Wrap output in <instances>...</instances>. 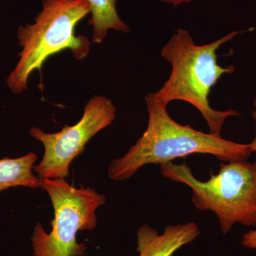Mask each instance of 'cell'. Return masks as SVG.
Masks as SVG:
<instances>
[{
	"instance_id": "1",
	"label": "cell",
	"mask_w": 256,
	"mask_h": 256,
	"mask_svg": "<svg viewBox=\"0 0 256 256\" xmlns=\"http://www.w3.org/2000/svg\"><path fill=\"white\" fill-rule=\"evenodd\" d=\"M146 131L124 156L111 161L108 168L110 180H129L146 164H162L191 154H210L227 162L247 160L252 156L249 144L227 140L178 124L168 114V105L154 92L146 96Z\"/></svg>"
},
{
	"instance_id": "2",
	"label": "cell",
	"mask_w": 256,
	"mask_h": 256,
	"mask_svg": "<svg viewBox=\"0 0 256 256\" xmlns=\"http://www.w3.org/2000/svg\"><path fill=\"white\" fill-rule=\"evenodd\" d=\"M240 33L230 32L208 44L197 45L188 30L178 28L162 50V56L171 64L172 72L154 95L166 105L174 100L191 104L206 120L208 132L217 137H222L227 118L240 114L232 109L220 111L210 107L208 96L212 88L222 76L235 72L234 66L218 65L216 52Z\"/></svg>"
},
{
	"instance_id": "3",
	"label": "cell",
	"mask_w": 256,
	"mask_h": 256,
	"mask_svg": "<svg viewBox=\"0 0 256 256\" xmlns=\"http://www.w3.org/2000/svg\"><path fill=\"white\" fill-rule=\"evenodd\" d=\"M89 13L90 8L85 0H43L34 23L18 30L20 60L6 82L13 94L28 90L31 74L36 70L41 73L42 66L52 56L68 48L76 60L88 55L90 40L76 36L75 30Z\"/></svg>"
},
{
	"instance_id": "4",
	"label": "cell",
	"mask_w": 256,
	"mask_h": 256,
	"mask_svg": "<svg viewBox=\"0 0 256 256\" xmlns=\"http://www.w3.org/2000/svg\"><path fill=\"white\" fill-rule=\"evenodd\" d=\"M160 171L165 178L191 188L194 206L213 212L224 235L237 223L256 226V161L222 163L218 174L210 172L205 182L198 180L185 164L164 163L160 164Z\"/></svg>"
},
{
	"instance_id": "5",
	"label": "cell",
	"mask_w": 256,
	"mask_h": 256,
	"mask_svg": "<svg viewBox=\"0 0 256 256\" xmlns=\"http://www.w3.org/2000/svg\"><path fill=\"white\" fill-rule=\"evenodd\" d=\"M54 210L46 233L37 222L32 236L34 256H84L87 246L77 242V233L92 230L97 226L96 210L105 204L106 197L90 188H76L65 178L42 180Z\"/></svg>"
},
{
	"instance_id": "6",
	"label": "cell",
	"mask_w": 256,
	"mask_h": 256,
	"mask_svg": "<svg viewBox=\"0 0 256 256\" xmlns=\"http://www.w3.org/2000/svg\"><path fill=\"white\" fill-rule=\"evenodd\" d=\"M116 117L112 100L95 96L86 104L82 119L72 126H65L58 132L46 133L33 127L30 134L43 144L44 154L33 170L42 180L67 178L69 166L84 152L92 137L112 124Z\"/></svg>"
},
{
	"instance_id": "7",
	"label": "cell",
	"mask_w": 256,
	"mask_h": 256,
	"mask_svg": "<svg viewBox=\"0 0 256 256\" xmlns=\"http://www.w3.org/2000/svg\"><path fill=\"white\" fill-rule=\"evenodd\" d=\"M200 234V227L194 222L168 226L162 234L144 224L137 232L136 250L139 256H172Z\"/></svg>"
},
{
	"instance_id": "8",
	"label": "cell",
	"mask_w": 256,
	"mask_h": 256,
	"mask_svg": "<svg viewBox=\"0 0 256 256\" xmlns=\"http://www.w3.org/2000/svg\"><path fill=\"white\" fill-rule=\"evenodd\" d=\"M37 156L30 152L21 158L0 160V192L15 186L42 188V180L34 174Z\"/></svg>"
},
{
	"instance_id": "9",
	"label": "cell",
	"mask_w": 256,
	"mask_h": 256,
	"mask_svg": "<svg viewBox=\"0 0 256 256\" xmlns=\"http://www.w3.org/2000/svg\"><path fill=\"white\" fill-rule=\"evenodd\" d=\"M90 8L92 18L88 24L94 30L92 42L101 44L104 42L109 30L128 33L130 28L121 20L118 14V0H85Z\"/></svg>"
},
{
	"instance_id": "10",
	"label": "cell",
	"mask_w": 256,
	"mask_h": 256,
	"mask_svg": "<svg viewBox=\"0 0 256 256\" xmlns=\"http://www.w3.org/2000/svg\"><path fill=\"white\" fill-rule=\"evenodd\" d=\"M240 244L242 246L256 252V230H250L244 234Z\"/></svg>"
},
{
	"instance_id": "11",
	"label": "cell",
	"mask_w": 256,
	"mask_h": 256,
	"mask_svg": "<svg viewBox=\"0 0 256 256\" xmlns=\"http://www.w3.org/2000/svg\"><path fill=\"white\" fill-rule=\"evenodd\" d=\"M254 110L252 111V117L255 120L256 124V136L252 142L250 143V151L252 153L256 152V96L254 100Z\"/></svg>"
},
{
	"instance_id": "12",
	"label": "cell",
	"mask_w": 256,
	"mask_h": 256,
	"mask_svg": "<svg viewBox=\"0 0 256 256\" xmlns=\"http://www.w3.org/2000/svg\"><path fill=\"white\" fill-rule=\"evenodd\" d=\"M194 0H162L164 4L172 5L174 6H180V5L188 4Z\"/></svg>"
}]
</instances>
